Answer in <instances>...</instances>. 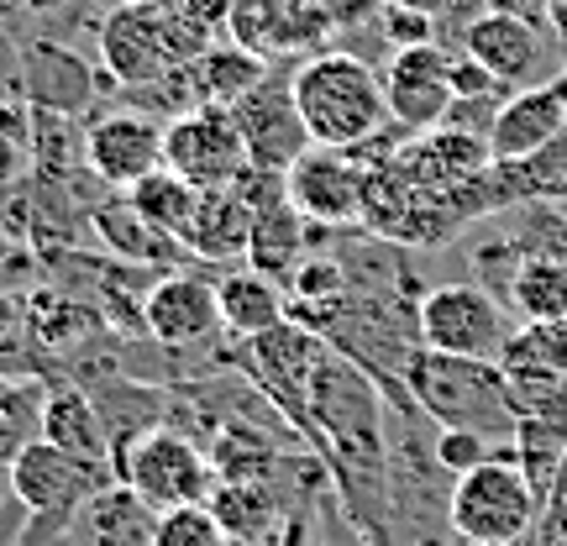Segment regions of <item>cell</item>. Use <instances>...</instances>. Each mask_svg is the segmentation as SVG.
Returning <instances> with one entry per match:
<instances>
[{"instance_id":"obj_7","label":"cell","mask_w":567,"mask_h":546,"mask_svg":"<svg viewBox=\"0 0 567 546\" xmlns=\"http://www.w3.org/2000/svg\"><path fill=\"white\" fill-rule=\"evenodd\" d=\"M116 478L137 488L158 515L179 505H210V494L221 484L210 446H200L174 425H147L142 436H132L116 452Z\"/></svg>"},{"instance_id":"obj_2","label":"cell","mask_w":567,"mask_h":546,"mask_svg":"<svg viewBox=\"0 0 567 546\" xmlns=\"http://www.w3.org/2000/svg\"><path fill=\"white\" fill-rule=\"evenodd\" d=\"M300 122L321 147H373L400 126L389 122L384 74L358 53H310L289 74Z\"/></svg>"},{"instance_id":"obj_14","label":"cell","mask_w":567,"mask_h":546,"mask_svg":"<svg viewBox=\"0 0 567 546\" xmlns=\"http://www.w3.org/2000/svg\"><path fill=\"white\" fill-rule=\"evenodd\" d=\"M463 48L467 59H478L499 84L509 90H530V84H551L547 80V42H557L547 27H530L520 17H499V11H478L463 27Z\"/></svg>"},{"instance_id":"obj_24","label":"cell","mask_w":567,"mask_h":546,"mask_svg":"<svg viewBox=\"0 0 567 546\" xmlns=\"http://www.w3.org/2000/svg\"><path fill=\"white\" fill-rule=\"evenodd\" d=\"M126 200L137 205V216L153 231H163L168 243H189V226H195V210H200V195L205 189H195V184L184 179V174H174L168 163L163 168H153L147 179H137L132 189H122ZM189 253V247H184Z\"/></svg>"},{"instance_id":"obj_16","label":"cell","mask_w":567,"mask_h":546,"mask_svg":"<svg viewBox=\"0 0 567 546\" xmlns=\"http://www.w3.org/2000/svg\"><path fill=\"white\" fill-rule=\"evenodd\" d=\"M557 137H567V80L530 84V90H515L499 105V116L488 126V158H526V153L551 147Z\"/></svg>"},{"instance_id":"obj_4","label":"cell","mask_w":567,"mask_h":546,"mask_svg":"<svg viewBox=\"0 0 567 546\" xmlns=\"http://www.w3.org/2000/svg\"><path fill=\"white\" fill-rule=\"evenodd\" d=\"M6 484H11V499L27 509V536L21 546H42V542H69V521H74V509L95 494L101 484H111V473L105 467H90L80 463L74 452H63V446L42 442H21L11 452V463H6Z\"/></svg>"},{"instance_id":"obj_30","label":"cell","mask_w":567,"mask_h":546,"mask_svg":"<svg viewBox=\"0 0 567 546\" xmlns=\"http://www.w3.org/2000/svg\"><path fill=\"white\" fill-rule=\"evenodd\" d=\"M484 11H499V17H520L530 27H547L551 32V0H478Z\"/></svg>"},{"instance_id":"obj_26","label":"cell","mask_w":567,"mask_h":546,"mask_svg":"<svg viewBox=\"0 0 567 546\" xmlns=\"http://www.w3.org/2000/svg\"><path fill=\"white\" fill-rule=\"evenodd\" d=\"M268 74V59L264 53H252L243 42H216L200 63H195V101L200 105H231L243 101L252 84Z\"/></svg>"},{"instance_id":"obj_5","label":"cell","mask_w":567,"mask_h":546,"mask_svg":"<svg viewBox=\"0 0 567 546\" xmlns=\"http://www.w3.org/2000/svg\"><path fill=\"white\" fill-rule=\"evenodd\" d=\"M446 521L457 542H530V530L542 521V494L526 478L515 446H499L488 463L452 484Z\"/></svg>"},{"instance_id":"obj_10","label":"cell","mask_w":567,"mask_h":546,"mask_svg":"<svg viewBox=\"0 0 567 546\" xmlns=\"http://www.w3.org/2000/svg\"><path fill=\"white\" fill-rule=\"evenodd\" d=\"M384 101H389V122L400 126L405 137L436 132L446 122L452 101H457V90H452V53L442 42L394 48V59L384 63Z\"/></svg>"},{"instance_id":"obj_3","label":"cell","mask_w":567,"mask_h":546,"mask_svg":"<svg viewBox=\"0 0 567 546\" xmlns=\"http://www.w3.org/2000/svg\"><path fill=\"white\" fill-rule=\"evenodd\" d=\"M210 48H216V27L189 11H147L126 0L101 21V63L122 90H153L174 80Z\"/></svg>"},{"instance_id":"obj_15","label":"cell","mask_w":567,"mask_h":546,"mask_svg":"<svg viewBox=\"0 0 567 546\" xmlns=\"http://www.w3.org/2000/svg\"><path fill=\"white\" fill-rule=\"evenodd\" d=\"M101 84H116L111 74H95L80 53H69L63 42L27 38L21 42V101L32 111H53V116H80L90 111V101L101 95ZM122 90V84H116Z\"/></svg>"},{"instance_id":"obj_31","label":"cell","mask_w":567,"mask_h":546,"mask_svg":"<svg viewBox=\"0 0 567 546\" xmlns=\"http://www.w3.org/2000/svg\"><path fill=\"white\" fill-rule=\"evenodd\" d=\"M32 6H42V0H0V27H6V21H17V17H27Z\"/></svg>"},{"instance_id":"obj_13","label":"cell","mask_w":567,"mask_h":546,"mask_svg":"<svg viewBox=\"0 0 567 546\" xmlns=\"http://www.w3.org/2000/svg\"><path fill=\"white\" fill-rule=\"evenodd\" d=\"M231 116H237V132H243V142H247L252 168H264V174H284V168L310 147V132H305V122H300L295 90H289V80H279L274 69L247 90L243 101L231 105Z\"/></svg>"},{"instance_id":"obj_6","label":"cell","mask_w":567,"mask_h":546,"mask_svg":"<svg viewBox=\"0 0 567 546\" xmlns=\"http://www.w3.org/2000/svg\"><path fill=\"white\" fill-rule=\"evenodd\" d=\"M394 147H321L310 142L300 158L284 168V195L300 210L310 226L321 231H347V226H363L368 216V184L373 168L389 158Z\"/></svg>"},{"instance_id":"obj_32","label":"cell","mask_w":567,"mask_h":546,"mask_svg":"<svg viewBox=\"0 0 567 546\" xmlns=\"http://www.w3.org/2000/svg\"><path fill=\"white\" fill-rule=\"evenodd\" d=\"M132 6H147V11H189L195 0H132Z\"/></svg>"},{"instance_id":"obj_1","label":"cell","mask_w":567,"mask_h":546,"mask_svg":"<svg viewBox=\"0 0 567 546\" xmlns=\"http://www.w3.org/2000/svg\"><path fill=\"white\" fill-rule=\"evenodd\" d=\"M405 389L436 431H478L494 446H515L520 410L499 363L415 347L405 363Z\"/></svg>"},{"instance_id":"obj_25","label":"cell","mask_w":567,"mask_h":546,"mask_svg":"<svg viewBox=\"0 0 567 546\" xmlns=\"http://www.w3.org/2000/svg\"><path fill=\"white\" fill-rule=\"evenodd\" d=\"M90 226H95V237L105 243V253L111 258H126V264H168L174 253H184L179 243H168L163 231H153V226L137 216V205L126 200H105L90 210Z\"/></svg>"},{"instance_id":"obj_12","label":"cell","mask_w":567,"mask_h":546,"mask_svg":"<svg viewBox=\"0 0 567 546\" xmlns=\"http://www.w3.org/2000/svg\"><path fill=\"white\" fill-rule=\"evenodd\" d=\"M221 331V300L216 284L200 274H163L147 284L142 295V337L168 347V352H189V347L216 342Z\"/></svg>"},{"instance_id":"obj_29","label":"cell","mask_w":567,"mask_h":546,"mask_svg":"<svg viewBox=\"0 0 567 546\" xmlns=\"http://www.w3.org/2000/svg\"><path fill=\"white\" fill-rule=\"evenodd\" d=\"M499 446L488 442V436H478V431H436V463L452 473V478H463V473H473L478 463H488Z\"/></svg>"},{"instance_id":"obj_19","label":"cell","mask_w":567,"mask_h":546,"mask_svg":"<svg viewBox=\"0 0 567 546\" xmlns=\"http://www.w3.org/2000/svg\"><path fill=\"white\" fill-rule=\"evenodd\" d=\"M252 216H258V200H252L247 179L226 184V189H205L184 247H189L195 258H205V264H237V258H247Z\"/></svg>"},{"instance_id":"obj_33","label":"cell","mask_w":567,"mask_h":546,"mask_svg":"<svg viewBox=\"0 0 567 546\" xmlns=\"http://www.w3.org/2000/svg\"><path fill=\"white\" fill-rule=\"evenodd\" d=\"M400 6H415V11H425V17H436V11L457 6V0H400Z\"/></svg>"},{"instance_id":"obj_9","label":"cell","mask_w":567,"mask_h":546,"mask_svg":"<svg viewBox=\"0 0 567 546\" xmlns=\"http://www.w3.org/2000/svg\"><path fill=\"white\" fill-rule=\"evenodd\" d=\"M163 163L184 174L195 189H226V184H243L252 174L247 142L226 105H189L179 116H168Z\"/></svg>"},{"instance_id":"obj_22","label":"cell","mask_w":567,"mask_h":546,"mask_svg":"<svg viewBox=\"0 0 567 546\" xmlns=\"http://www.w3.org/2000/svg\"><path fill=\"white\" fill-rule=\"evenodd\" d=\"M499 368L515 389L563 384L567 379V321H515Z\"/></svg>"},{"instance_id":"obj_35","label":"cell","mask_w":567,"mask_h":546,"mask_svg":"<svg viewBox=\"0 0 567 546\" xmlns=\"http://www.w3.org/2000/svg\"><path fill=\"white\" fill-rule=\"evenodd\" d=\"M0 467H6V463H0ZM0 488H11V484H6V473H0Z\"/></svg>"},{"instance_id":"obj_8","label":"cell","mask_w":567,"mask_h":546,"mask_svg":"<svg viewBox=\"0 0 567 546\" xmlns=\"http://www.w3.org/2000/svg\"><path fill=\"white\" fill-rule=\"evenodd\" d=\"M509 331H515V310L484 284L452 279L431 284L421 295V347H431V352L499 363Z\"/></svg>"},{"instance_id":"obj_23","label":"cell","mask_w":567,"mask_h":546,"mask_svg":"<svg viewBox=\"0 0 567 546\" xmlns=\"http://www.w3.org/2000/svg\"><path fill=\"white\" fill-rule=\"evenodd\" d=\"M488 184H494V205H530V200H567V137H557L542 153L509 163H488Z\"/></svg>"},{"instance_id":"obj_17","label":"cell","mask_w":567,"mask_h":546,"mask_svg":"<svg viewBox=\"0 0 567 546\" xmlns=\"http://www.w3.org/2000/svg\"><path fill=\"white\" fill-rule=\"evenodd\" d=\"M153 536H158V509L132 484L111 478L74 509L63 546H153Z\"/></svg>"},{"instance_id":"obj_28","label":"cell","mask_w":567,"mask_h":546,"mask_svg":"<svg viewBox=\"0 0 567 546\" xmlns=\"http://www.w3.org/2000/svg\"><path fill=\"white\" fill-rule=\"evenodd\" d=\"M153 546H231L221 515L210 505H179L158 515V536Z\"/></svg>"},{"instance_id":"obj_11","label":"cell","mask_w":567,"mask_h":546,"mask_svg":"<svg viewBox=\"0 0 567 546\" xmlns=\"http://www.w3.org/2000/svg\"><path fill=\"white\" fill-rule=\"evenodd\" d=\"M163 132L168 116H147V111H101L90 132H84V163L90 174L111 189H132L163 168Z\"/></svg>"},{"instance_id":"obj_20","label":"cell","mask_w":567,"mask_h":546,"mask_svg":"<svg viewBox=\"0 0 567 546\" xmlns=\"http://www.w3.org/2000/svg\"><path fill=\"white\" fill-rule=\"evenodd\" d=\"M216 300H221V331L237 342H252L274 326L289 321V289L268 279L258 268H231L216 279Z\"/></svg>"},{"instance_id":"obj_18","label":"cell","mask_w":567,"mask_h":546,"mask_svg":"<svg viewBox=\"0 0 567 546\" xmlns=\"http://www.w3.org/2000/svg\"><path fill=\"white\" fill-rule=\"evenodd\" d=\"M38 436L63 446V452H74V457L90 467H105V473L116 467V436H111L95 394H84V389H53V394L42 400Z\"/></svg>"},{"instance_id":"obj_21","label":"cell","mask_w":567,"mask_h":546,"mask_svg":"<svg viewBox=\"0 0 567 546\" xmlns=\"http://www.w3.org/2000/svg\"><path fill=\"white\" fill-rule=\"evenodd\" d=\"M231 546H268L284 530V494L274 478H221L210 494Z\"/></svg>"},{"instance_id":"obj_27","label":"cell","mask_w":567,"mask_h":546,"mask_svg":"<svg viewBox=\"0 0 567 546\" xmlns=\"http://www.w3.org/2000/svg\"><path fill=\"white\" fill-rule=\"evenodd\" d=\"M515 321H567V258H526L505 289Z\"/></svg>"},{"instance_id":"obj_34","label":"cell","mask_w":567,"mask_h":546,"mask_svg":"<svg viewBox=\"0 0 567 546\" xmlns=\"http://www.w3.org/2000/svg\"><path fill=\"white\" fill-rule=\"evenodd\" d=\"M457 546H526V542H457Z\"/></svg>"}]
</instances>
